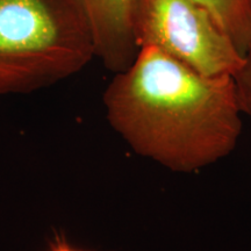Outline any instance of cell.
<instances>
[{
    "label": "cell",
    "instance_id": "3",
    "mask_svg": "<svg viewBox=\"0 0 251 251\" xmlns=\"http://www.w3.org/2000/svg\"><path fill=\"white\" fill-rule=\"evenodd\" d=\"M139 48L155 47L203 76H235L244 56L208 9L194 0H139Z\"/></svg>",
    "mask_w": 251,
    "mask_h": 251
},
{
    "label": "cell",
    "instance_id": "4",
    "mask_svg": "<svg viewBox=\"0 0 251 251\" xmlns=\"http://www.w3.org/2000/svg\"><path fill=\"white\" fill-rule=\"evenodd\" d=\"M92 28L96 57L108 70L120 72L139 52L135 18L139 0H80Z\"/></svg>",
    "mask_w": 251,
    "mask_h": 251
},
{
    "label": "cell",
    "instance_id": "2",
    "mask_svg": "<svg viewBox=\"0 0 251 251\" xmlns=\"http://www.w3.org/2000/svg\"><path fill=\"white\" fill-rule=\"evenodd\" d=\"M94 57L80 0H0V97L54 85Z\"/></svg>",
    "mask_w": 251,
    "mask_h": 251
},
{
    "label": "cell",
    "instance_id": "6",
    "mask_svg": "<svg viewBox=\"0 0 251 251\" xmlns=\"http://www.w3.org/2000/svg\"><path fill=\"white\" fill-rule=\"evenodd\" d=\"M242 114L251 120V43L248 47L242 67L234 76Z\"/></svg>",
    "mask_w": 251,
    "mask_h": 251
},
{
    "label": "cell",
    "instance_id": "8",
    "mask_svg": "<svg viewBox=\"0 0 251 251\" xmlns=\"http://www.w3.org/2000/svg\"><path fill=\"white\" fill-rule=\"evenodd\" d=\"M250 7H251V0H250Z\"/></svg>",
    "mask_w": 251,
    "mask_h": 251
},
{
    "label": "cell",
    "instance_id": "1",
    "mask_svg": "<svg viewBox=\"0 0 251 251\" xmlns=\"http://www.w3.org/2000/svg\"><path fill=\"white\" fill-rule=\"evenodd\" d=\"M106 117L139 155L177 172L233 151L242 130L233 76H203L155 47H142L103 93Z\"/></svg>",
    "mask_w": 251,
    "mask_h": 251
},
{
    "label": "cell",
    "instance_id": "5",
    "mask_svg": "<svg viewBox=\"0 0 251 251\" xmlns=\"http://www.w3.org/2000/svg\"><path fill=\"white\" fill-rule=\"evenodd\" d=\"M213 17L244 56L251 43L250 0H194Z\"/></svg>",
    "mask_w": 251,
    "mask_h": 251
},
{
    "label": "cell",
    "instance_id": "7",
    "mask_svg": "<svg viewBox=\"0 0 251 251\" xmlns=\"http://www.w3.org/2000/svg\"><path fill=\"white\" fill-rule=\"evenodd\" d=\"M49 251H84V250L77 249V248L70 246L64 238H57V240L51 244Z\"/></svg>",
    "mask_w": 251,
    "mask_h": 251
}]
</instances>
